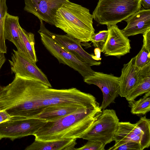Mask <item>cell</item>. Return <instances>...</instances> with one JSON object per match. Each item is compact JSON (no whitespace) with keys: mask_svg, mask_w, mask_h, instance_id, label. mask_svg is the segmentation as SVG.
<instances>
[{"mask_svg":"<svg viewBox=\"0 0 150 150\" xmlns=\"http://www.w3.org/2000/svg\"><path fill=\"white\" fill-rule=\"evenodd\" d=\"M142 150L140 144L136 142L129 141L115 148L114 150Z\"/></svg>","mask_w":150,"mask_h":150,"instance_id":"27","label":"cell"},{"mask_svg":"<svg viewBox=\"0 0 150 150\" xmlns=\"http://www.w3.org/2000/svg\"><path fill=\"white\" fill-rule=\"evenodd\" d=\"M98 104L94 96L76 88L57 89L47 87L40 97L38 107L39 110L42 111L45 108L54 105H71L89 107Z\"/></svg>","mask_w":150,"mask_h":150,"instance_id":"5","label":"cell"},{"mask_svg":"<svg viewBox=\"0 0 150 150\" xmlns=\"http://www.w3.org/2000/svg\"><path fill=\"white\" fill-rule=\"evenodd\" d=\"M108 38L101 51L106 56H114L118 58L130 52V40L116 25H107Z\"/></svg>","mask_w":150,"mask_h":150,"instance_id":"14","label":"cell"},{"mask_svg":"<svg viewBox=\"0 0 150 150\" xmlns=\"http://www.w3.org/2000/svg\"><path fill=\"white\" fill-rule=\"evenodd\" d=\"M108 35V30L100 31L96 33H94L92 35L90 41L93 43L95 48H99L101 51L106 42Z\"/></svg>","mask_w":150,"mask_h":150,"instance_id":"24","label":"cell"},{"mask_svg":"<svg viewBox=\"0 0 150 150\" xmlns=\"http://www.w3.org/2000/svg\"><path fill=\"white\" fill-rule=\"evenodd\" d=\"M46 122L38 118L11 117L9 120L0 124V140L6 138L13 141L33 135Z\"/></svg>","mask_w":150,"mask_h":150,"instance_id":"9","label":"cell"},{"mask_svg":"<svg viewBox=\"0 0 150 150\" xmlns=\"http://www.w3.org/2000/svg\"><path fill=\"white\" fill-rule=\"evenodd\" d=\"M47 87L40 81L15 75L10 83L0 86V110L11 117L35 118L38 114V99Z\"/></svg>","mask_w":150,"mask_h":150,"instance_id":"1","label":"cell"},{"mask_svg":"<svg viewBox=\"0 0 150 150\" xmlns=\"http://www.w3.org/2000/svg\"><path fill=\"white\" fill-rule=\"evenodd\" d=\"M139 69L135 66V57L132 58L127 63L123 65L119 78L121 97H125L136 86Z\"/></svg>","mask_w":150,"mask_h":150,"instance_id":"16","label":"cell"},{"mask_svg":"<svg viewBox=\"0 0 150 150\" xmlns=\"http://www.w3.org/2000/svg\"><path fill=\"white\" fill-rule=\"evenodd\" d=\"M8 60L11 72L15 75L40 81L49 88L52 86L48 78L37 66L17 50L13 49Z\"/></svg>","mask_w":150,"mask_h":150,"instance_id":"11","label":"cell"},{"mask_svg":"<svg viewBox=\"0 0 150 150\" xmlns=\"http://www.w3.org/2000/svg\"><path fill=\"white\" fill-rule=\"evenodd\" d=\"M92 14L88 8L69 1L57 11L54 25L81 42L90 41L94 33Z\"/></svg>","mask_w":150,"mask_h":150,"instance_id":"3","label":"cell"},{"mask_svg":"<svg viewBox=\"0 0 150 150\" xmlns=\"http://www.w3.org/2000/svg\"><path fill=\"white\" fill-rule=\"evenodd\" d=\"M105 145L98 141L88 140L87 142L82 146L75 150H105Z\"/></svg>","mask_w":150,"mask_h":150,"instance_id":"26","label":"cell"},{"mask_svg":"<svg viewBox=\"0 0 150 150\" xmlns=\"http://www.w3.org/2000/svg\"><path fill=\"white\" fill-rule=\"evenodd\" d=\"M76 139L44 141H35L25 149V150H74L77 144Z\"/></svg>","mask_w":150,"mask_h":150,"instance_id":"18","label":"cell"},{"mask_svg":"<svg viewBox=\"0 0 150 150\" xmlns=\"http://www.w3.org/2000/svg\"><path fill=\"white\" fill-rule=\"evenodd\" d=\"M41 42L50 53L60 63L66 65L78 72L84 78L93 75L95 71L88 64L78 59L51 36L39 30Z\"/></svg>","mask_w":150,"mask_h":150,"instance_id":"7","label":"cell"},{"mask_svg":"<svg viewBox=\"0 0 150 150\" xmlns=\"http://www.w3.org/2000/svg\"><path fill=\"white\" fill-rule=\"evenodd\" d=\"M134 57L135 66L140 69L150 62V52L142 46L140 51Z\"/></svg>","mask_w":150,"mask_h":150,"instance_id":"25","label":"cell"},{"mask_svg":"<svg viewBox=\"0 0 150 150\" xmlns=\"http://www.w3.org/2000/svg\"><path fill=\"white\" fill-rule=\"evenodd\" d=\"M141 0H99L93 13L101 25H116L140 10Z\"/></svg>","mask_w":150,"mask_h":150,"instance_id":"4","label":"cell"},{"mask_svg":"<svg viewBox=\"0 0 150 150\" xmlns=\"http://www.w3.org/2000/svg\"><path fill=\"white\" fill-rule=\"evenodd\" d=\"M19 30L25 48L26 57L36 64L38 60L35 48L34 35L32 33L27 32L21 26L19 27Z\"/></svg>","mask_w":150,"mask_h":150,"instance_id":"21","label":"cell"},{"mask_svg":"<svg viewBox=\"0 0 150 150\" xmlns=\"http://www.w3.org/2000/svg\"><path fill=\"white\" fill-rule=\"evenodd\" d=\"M84 81L88 84H93L101 90L103 100L100 108L103 110L114 102L119 95L120 82L119 77L112 74L95 71L91 76L85 77Z\"/></svg>","mask_w":150,"mask_h":150,"instance_id":"10","label":"cell"},{"mask_svg":"<svg viewBox=\"0 0 150 150\" xmlns=\"http://www.w3.org/2000/svg\"><path fill=\"white\" fill-rule=\"evenodd\" d=\"M94 52L95 55H94L93 59L96 61L101 60V50L98 48H95L94 50Z\"/></svg>","mask_w":150,"mask_h":150,"instance_id":"30","label":"cell"},{"mask_svg":"<svg viewBox=\"0 0 150 150\" xmlns=\"http://www.w3.org/2000/svg\"><path fill=\"white\" fill-rule=\"evenodd\" d=\"M149 91H150V62L139 70L137 83L125 98L128 101H133L138 96Z\"/></svg>","mask_w":150,"mask_h":150,"instance_id":"19","label":"cell"},{"mask_svg":"<svg viewBox=\"0 0 150 150\" xmlns=\"http://www.w3.org/2000/svg\"><path fill=\"white\" fill-rule=\"evenodd\" d=\"M4 54L0 52V70L6 61Z\"/></svg>","mask_w":150,"mask_h":150,"instance_id":"32","label":"cell"},{"mask_svg":"<svg viewBox=\"0 0 150 150\" xmlns=\"http://www.w3.org/2000/svg\"><path fill=\"white\" fill-rule=\"evenodd\" d=\"M119 122L115 110L103 109L92 127L82 138L99 141L106 145L114 141V133Z\"/></svg>","mask_w":150,"mask_h":150,"instance_id":"8","label":"cell"},{"mask_svg":"<svg viewBox=\"0 0 150 150\" xmlns=\"http://www.w3.org/2000/svg\"><path fill=\"white\" fill-rule=\"evenodd\" d=\"M7 10L6 0H0V52L4 54H6L7 52L4 37V27Z\"/></svg>","mask_w":150,"mask_h":150,"instance_id":"23","label":"cell"},{"mask_svg":"<svg viewBox=\"0 0 150 150\" xmlns=\"http://www.w3.org/2000/svg\"><path fill=\"white\" fill-rule=\"evenodd\" d=\"M83 108L88 107L66 105L49 106L45 108L35 118L44 120L46 121H53L74 112Z\"/></svg>","mask_w":150,"mask_h":150,"instance_id":"20","label":"cell"},{"mask_svg":"<svg viewBox=\"0 0 150 150\" xmlns=\"http://www.w3.org/2000/svg\"><path fill=\"white\" fill-rule=\"evenodd\" d=\"M124 21L127 25L121 31L126 37L143 34L150 28V9L140 10Z\"/></svg>","mask_w":150,"mask_h":150,"instance_id":"15","label":"cell"},{"mask_svg":"<svg viewBox=\"0 0 150 150\" xmlns=\"http://www.w3.org/2000/svg\"><path fill=\"white\" fill-rule=\"evenodd\" d=\"M11 117L5 110H0V124L9 120Z\"/></svg>","mask_w":150,"mask_h":150,"instance_id":"29","label":"cell"},{"mask_svg":"<svg viewBox=\"0 0 150 150\" xmlns=\"http://www.w3.org/2000/svg\"><path fill=\"white\" fill-rule=\"evenodd\" d=\"M20 26L18 16L6 13L4 23V34L5 40L12 42L17 50L26 57L25 48L19 30Z\"/></svg>","mask_w":150,"mask_h":150,"instance_id":"17","label":"cell"},{"mask_svg":"<svg viewBox=\"0 0 150 150\" xmlns=\"http://www.w3.org/2000/svg\"><path fill=\"white\" fill-rule=\"evenodd\" d=\"M115 145L109 150H114L119 146L129 141L140 144L142 150L150 145V120L146 116L140 117L137 123L119 122L114 136Z\"/></svg>","mask_w":150,"mask_h":150,"instance_id":"6","label":"cell"},{"mask_svg":"<svg viewBox=\"0 0 150 150\" xmlns=\"http://www.w3.org/2000/svg\"><path fill=\"white\" fill-rule=\"evenodd\" d=\"M141 4L144 8L146 9H150V0H141Z\"/></svg>","mask_w":150,"mask_h":150,"instance_id":"31","label":"cell"},{"mask_svg":"<svg viewBox=\"0 0 150 150\" xmlns=\"http://www.w3.org/2000/svg\"><path fill=\"white\" fill-rule=\"evenodd\" d=\"M143 35V46L150 52V28L147 30Z\"/></svg>","mask_w":150,"mask_h":150,"instance_id":"28","label":"cell"},{"mask_svg":"<svg viewBox=\"0 0 150 150\" xmlns=\"http://www.w3.org/2000/svg\"><path fill=\"white\" fill-rule=\"evenodd\" d=\"M102 112L99 104L81 108L57 120L47 121L33 136L35 139L44 141L82 138Z\"/></svg>","mask_w":150,"mask_h":150,"instance_id":"2","label":"cell"},{"mask_svg":"<svg viewBox=\"0 0 150 150\" xmlns=\"http://www.w3.org/2000/svg\"><path fill=\"white\" fill-rule=\"evenodd\" d=\"M131 103V112L133 114L145 115L150 110V91L145 93L142 98Z\"/></svg>","mask_w":150,"mask_h":150,"instance_id":"22","label":"cell"},{"mask_svg":"<svg viewBox=\"0 0 150 150\" xmlns=\"http://www.w3.org/2000/svg\"><path fill=\"white\" fill-rule=\"evenodd\" d=\"M39 30L51 36L59 44L64 47L79 60L85 62L90 66H99L100 61L93 59L94 55L86 52L82 47L81 42L79 40L66 35H60L53 33L45 27L43 21L40 20Z\"/></svg>","mask_w":150,"mask_h":150,"instance_id":"12","label":"cell"},{"mask_svg":"<svg viewBox=\"0 0 150 150\" xmlns=\"http://www.w3.org/2000/svg\"><path fill=\"white\" fill-rule=\"evenodd\" d=\"M69 0H24V10L41 20L54 25L58 10Z\"/></svg>","mask_w":150,"mask_h":150,"instance_id":"13","label":"cell"}]
</instances>
